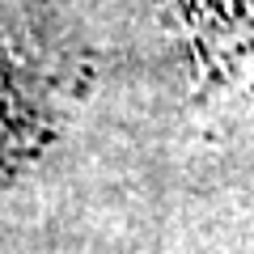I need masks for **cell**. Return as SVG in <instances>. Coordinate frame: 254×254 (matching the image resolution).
<instances>
[{
    "label": "cell",
    "instance_id": "6da1fadb",
    "mask_svg": "<svg viewBox=\"0 0 254 254\" xmlns=\"http://www.w3.org/2000/svg\"><path fill=\"white\" fill-rule=\"evenodd\" d=\"M47 85V72H34V60L0 34V165L21 153V131H30Z\"/></svg>",
    "mask_w": 254,
    "mask_h": 254
}]
</instances>
